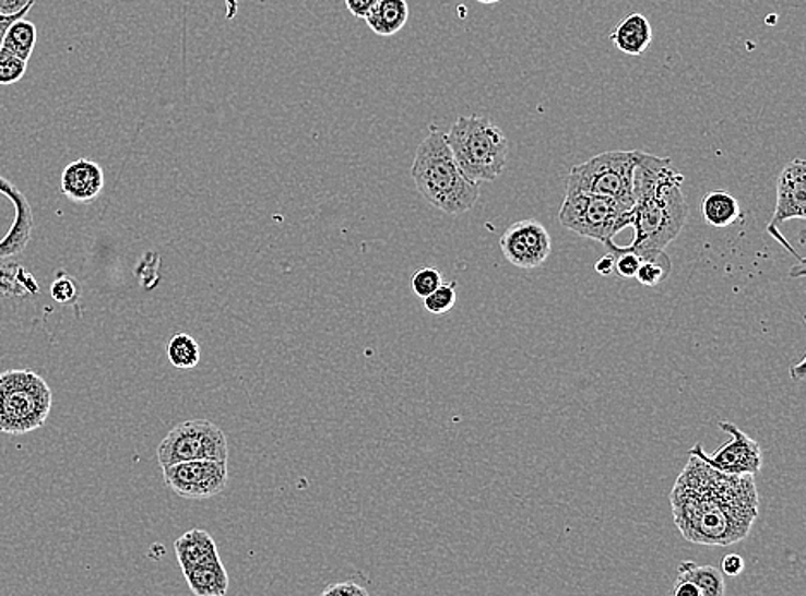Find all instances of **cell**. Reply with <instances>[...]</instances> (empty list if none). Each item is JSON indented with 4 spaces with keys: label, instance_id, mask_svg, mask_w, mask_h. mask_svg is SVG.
Listing matches in <instances>:
<instances>
[{
    "label": "cell",
    "instance_id": "1",
    "mask_svg": "<svg viewBox=\"0 0 806 596\" xmlns=\"http://www.w3.org/2000/svg\"><path fill=\"white\" fill-rule=\"evenodd\" d=\"M669 500L679 533L709 547L745 540L758 516L754 476L718 472L695 454L677 476Z\"/></svg>",
    "mask_w": 806,
    "mask_h": 596
},
{
    "label": "cell",
    "instance_id": "2",
    "mask_svg": "<svg viewBox=\"0 0 806 596\" xmlns=\"http://www.w3.org/2000/svg\"><path fill=\"white\" fill-rule=\"evenodd\" d=\"M412 178L419 194L449 215H460L475 206L481 184L464 176L449 148L446 133L431 126L430 133L416 148Z\"/></svg>",
    "mask_w": 806,
    "mask_h": 596
},
{
    "label": "cell",
    "instance_id": "3",
    "mask_svg": "<svg viewBox=\"0 0 806 596\" xmlns=\"http://www.w3.org/2000/svg\"><path fill=\"white\" fill-rule=\"evenodd\" d=\"M446 140L464 176L478 184L496 181L508 164V138L488 117H458Z\"/></svg>",
    "mask_w": 806,
    "mask_h": 596
},
{
    "label": "cell",
    "instance_id": "4",
    "mask_svg": "<svg viewBox=\"0 0 806 596\" xmlns=\"http://www.w3.org/2000/svg\"><path fill=\"white\" fill-rule=\"evenodd\" d=\"M688 212L683 184L665 186L635 203L629 226L635 229L633 242L623 248L640 259L661 253L681 234Z\"/></svg>",
    "mask_w": 806,
    "mask_h": 596
},
{
    "label": "cell",
    "instance_id": "5",
    "mask_svg": "<svg viewBox=\"0 0 806 596\" xmlns=\"http://www.w3.org/2000/svg\"><path fill=\"white\" fill-rule=\"evenodd\" d=\"M52 409V389L32 370L0 373V433L25 436L44 427Z\"/></svg>",
    "mask_w": 806,
    "mask_h": 596
},
{
    "label": "cell",
    "instance_id": "6",
    "mask_svg": "<svg viewBox=\"0 0 806 596\" xmlns=\"http://www.w3.org/2000/svg\"><path fill=\"white\" fill-rule=\"evenodd\" d=\"M631 212L633 203L617 198L566 191L559 222L581 238L605 242L631 226Z\"/></svg>",
    "mask_w": 806,
    "mask_h": 596
},
{
    "label": "cell",
    "instance_id": "7",
    "mask_svg": "<svg viewBox=\"0 0 806 596\" xmlns=\"http://www.w3.org/2000/svg\"><path fill=\"white\" fill-rule=\"evenodd\" d=\"M635 152H604L569 170V193L601 194L633 203Z\"/></svg>",
    "mask_w": 806,
    "mask_h": 596
},
{
    "label": "cell",
    "instance_id": "8",
    "mask_svg": "<svg viewBox=\"0 0 806 596\" xmlns=\"http://www.w3.org/2000/svg\"><path fill=\"white\" fill-rule=\"evenodd\" d=\"M161 467L185 461H227L226 433L209 419H188L176 425L157 449Z\"/></svg>",
    "mask_w": 806,
    "mask_h": 596
},
{
    "label": "cell",
    "instance_id": "9",
    "mask_svg": "<svg viewBox=\"0 0 806 596\" xmlns=\"http://www.w3.org/2000/svg\"><path fill=\"white\" fill-rule=\"evenodd\" d=\"M164 481L182 499L205 500L224 492L229 481L227 461H185L162 467Z\"/></svg>",
    "mask_w": 806,
    "mask_h": 596
},
{
    "label": "cell",
    "instance_id": "10",
    "mask_svg": "<svg viewBox=\"0 0 806 596\" xmlns=\"http://www.w3.org/2000/svg\"><path fill=\"white\" fill-rule=\"evenodd\" d=\"M719 428L727 431L733 439L726 445H722L715 454L709 455L703 451L702 443H695L689 449V454H695L706 461L709 466L727 475H757L762 469V448L757 440L746 436L742 428L731 421H719Z\"/></svg>",
    "mask_w": 806,
    "mask_h": 596
},
{
    "label": "cell",
    "instance_id": "11",
    "mask_svg": "<svg viewBox=\"0 0 806 596\" xmlns=\"http://www.w3.org/2000/svg\"><path fill=\"white\" fill-rule=\"evenodd\" d=\"M806 217V164L803 158H793L787 162L784 169L779 174L778 179V200H775L774 217L770 220L769 230L770 236L775 241L781 242L782 247L786 248L790 253H793L798 259L799 265H805L802 257L794 253L793 247L786 241V238L782 236L779 227L786 220H805Z\"/></svg>",
    "mask_w": 806,
    "mask_h": 596
},
{
    "label": "cell",
    "instance_id": "12",
    "mask_svg": "<svg viewBox=\"0 0 806 596\" xmlns=\"http://www.w3.org/2000/svg\"><path fill=\"white\" fill-rule=\"evenodd\" d=\"M500 250L512 265L530 271L550 257L553 239L541 222L529 218L508 227L500 238Z\"/></svg>",
    "mask_w": 806,
    "mask_h": 596
},
{
    "label": "cell",
    "instance_id": "13",
    "mask_svg": "<svg viewBox=\"0 0 806 596\" xmlns=\"http://www.w3.org/2000/svg\"><path fill=\"white\" fill-rule=\"evenodd\" d=\"M685 176L674 169L671 158L655 157L635 150L633 202H640L665 186L683 184Z\"/></svg>",
    "mask_w": 806,
    "mask_h": 596
},
{
    "label": "cell",
    "instance_id": "14",
    "mask_svg": "<svg viewBox=\"0 0 806 596\" xmlns=\"http://www.w3.org/2000/svg\"><path fill=\"white\" fill-rule=\"evenodd\" d=\"M0 194L8 196L14 205V224L2 241H0V260L16 257L21 251L25 250L32 239L33 210L29 206L28 198L21 193L20 188L13 182L0 176Z\"/></svg>",
    "mask_w": 806,
    "mask_h": 596
},
{
    "label": "cell",
    "instance_id": "15",
    "mask_svg": "<svg viewBox=\"0 0 806 596\" xmlns=\"http://www.w3.org/2000/svg\"><path fill=\"white\" fill-rule=\"evenodd\" d=\"M104 170L88 158H80L66 167L61 190L74 203H90L104 190Z\"/></svg>",
    "mask_w": 806,
    "mask_h": 596
},
{
    "label": "cell",
    "instance_id": "16",
    "mask_svg": "<svg viewBox=\"0 0 806 596\" xmlns=\"http://www.w3.org/2000/svg\"><path fill=\"white\" fill-rule=\"evenodd\" d=\"M652 40V25L640 13L629 14L611 33V41L616 45V49L628 56L645 53Z\"/></svg>",
    "mask_w": 806,
    "mask_h": 596
},
{
    "label": "cell",
    "instance_id": "17",
    "mask_svg": "<svg viewBox=\"0 0 806 596\" xmlns=\"http://www.w3.org/2000/svg\"><path fill=\"white\" fill-rule=\"evenodd\" d=\"M174 550H176V557H178L182 572L190 571L197 565L205 564V562L221 557L218 556L217 545H215L210 533L198 528L190 529V532L179 536L176 544H174Z\"/></svg>",
    "mask_w": 806,
    "mask_h": 596
},
{
    "label": "cell",
    "instance_id": "18",
    "mask_svg": "<svg viewBox=\"0 0 806 596\" xmlns=\"http://www.w3.org/2000/svg\"><path fill=\"white\" fill-rule=\"evenodd\" d=\"M191 593L197 596H224L229 592V574L221 557L182 572Z\"/></svg>",
    "mask_w": 806,
    "mask_h": 596
},
{
    "label": "cell",
    "instance_id": "19",
    "mask_svg": "<svg viewBox=\"0 0 806 596\" xmlns=\"http://www.w3.org/2000/svg\"><path fill=\"white\" fill-rule=\"evenodd\" d=\"M407 17L410 8L406 0H379L365 21L379 37H392L406 26Z\"/></svg>",
    "mask_w": 806,
    "mask_h": 596
},
{
    "label": "cell",
    "instance_id": "20",
    "mask_svg": "<svg viewBox=\"0 0 806 596\" xmlns=\"http://www.w3.org/2000/svg\"><path fill=\"white\" fill-rule=\"evenodd\" d=\"M702 214L709 226L724 229L738 220L742 206L738 200L727 191H710L703 196Z\"/></svg>",
    "mask_w": 806,
    "mask_h": 596
},
{
    "label": "cell",
    "instance_id": "21",
    "mask_svg": "<svg viewBox=\"0 0 806 596\" xmlns=\"http://www.w3.org/2000/svg\"><path fill=\"white\" fill-rule=\"evenodd\" d=\"M677 580L691 581L700 596H722L726 593L721 569L714 565H697L691 560H685L677 568Z\"/></svg>",
    "mask_w": 806,
    "mask_h": 596
},
{
    "label": "cell",
    "instance_id": "22",
    "mask_svg": "<svg viewBox=\"0 0 806 596\" xmlns=\"http://www.w3.org/2000/svg\"><path fill=\"white\" fill-rule=\"evenodd\" d=\"M37 26L33 25L32 21L20 17L5 32L2 47L8 49L9 52L16 53L23 61L28 62L33 50H35V45H37Z\"/></svg>",
    "mask_w": 806,
    "mask_h": 596
},
{
    "label": "cell",
    "instance_id": "23",
    "mask_svg": "<svg viewBox=\"0 0 806 596\" xmlns=\"http://www.w3.org/2000/svg\"><path fill=\"white\" fill-rule=\"evenodd\" d=\"M166 350L170 365L179 370H191L200 363V346L190 334L173 335Z\"/></svg>",
    "mask_w": 806,
    "mask_h": 596
},
{
    "label": "cell",
    "instance_id": "24",
    "mask_svg": "<svg viewBox=\"0 0 806 596\" xmlns=\"http://www.w3.org/2000/svg\"><path fill=\"white\" fill-rule=\"evenodd\" d=\"M671 269H673V265H671L669 257L665 254V251H661V253L641 259V265L635 278L641 286H661L665 278L669 277Z\"/></svg>",
    "mask_w": 806,
    "mask_h": 596
},
{
    "label": "cell",
    "instance_id": "25",
    "mask_svg": "<svg viewBox=\"0 0 806 596\" xmlns=\"http://www.w3.org/2000/svg\"><path fill=\"white\" fill-rule=\"evenodd\" d=\"M26 68H28V62L23 61L16 53L9 52L4 47H0V85H14L17 81L23 80Z\"/></svg>",
    "mask_w": 806,
    "mask_h": 596
},
{
    "label": "cell",
    "instance_id": "26",
    "mask_svg": "<svg viewBox=\"0 0 806 596\" xmlns=\"http://www.w3.org/2000/svg\"><path fill=\"white\" fill-rule=\"evenodd\" d=\"M458 293H455V283H442L431 295L424 298L425 310L428 313L443 314L454 308Z\"/></svg>",
    "mask_w": 806,
    "mask_h": 596
},
{
    "label": "cell",
    "instance_id": "27",
    "mask_svg": "<svg viewBox=\"0 0 806 596\" xmlns=\"http://www.w3.org/2000/svg\"><path fill=\"white\" fill-rule=\"evenodd\" d=\"M442 283V274H440L437 269H434V266H424V269H419V271L413 275V293H415L418 298H427V296L431 295V293H434V290H436Z\"/></svg>",
    "mask_w": 806,
    "mask_h": 596
},
{
    "label": "cell",
    "instance_id": "28",
    "mask_svg": "<svg viewBox=\"0 0 806 596\" xmlns=\"http://www.w3.org/2000/svg\"><path fill=\"white\" fill-rule=\"evenodd\" d=\"M80 286L69 275L59 274V277L50 286V296H52L54 301L61 302V305H73L80 299Z\"/></svg>",
    "mask_w": 806,
    "mask_h": 596
},
{
    "label": "cell",
    "instance_id": "29",
    "mask_svg": "<svg viewBox=\"0 0 806 596\" xmlns=\"http://www.w3.org/2000/svg\"><path fill=\"white\" fill-rule=\"evenodd\" d=\"M322 595L367 596L368 589H365L364 586H359L355 581H343V583L329 584V586L323 589Z\"/></svg>",
    "mask_w": 806,
    "mask_h": 596
},
{
    "label": "cell",
    "instance_id": "30",
    "mask_svg": "<svg viewBox=\"0 0 806 596\" xmlns=\"http://www.w3.org/2000/svg\"><path fill=\"white\" fill-rule=\"evenodd\" d=\"M743 569H745V560H743V557L738 556V553H730V556L722 559L721 572H724L726 576H739Z\"/></svg>",
    "mask_w": 806,
    "mask_h": 596
},
{
    "label": "cell",
    "instance_id": "31",
    "mask_svg": "<svg viewBox=\"0 0 806 596\" xmlns=\"http://www.w3.org/2000/svg\"><path fill=\"white\" fill-rule=\"evenodd\" d=\"M346 8L353 16L358 20H365L370 13L371 9L376 8L379 0H344Z\"/></svg>",
    "mask_w": 806,
    "mask_h": 596
},
{
    "label": "cell",
    "instance_id": "32",
    "mask_svg": "<svg viewBox=\"0 0 806 596\" xmlns=\"http://www.w3.org/2000/svg\"><path fill=\"white\" fill-rule=\"evenodd\" d=\"M29 5H35V0H0V14L14 16Z\"/></svg>",
    "mask_w": 806,
    "mask_h": 596
},
{
    "label": "cell",
    "instance_id": "33",
    "mask_svg": "<svg viewBox=\"0 0 806 596\" xmlns=\"http://www.w3.org/2000/svg\"><path fill=\"white\" fill-rule=\"evenodd\" d=\"M33 5H29V8L23 9L21 13L14 14V16H4V14H0V47H2V40H4L5 32H8L9 26L13 25L14 21L20 20V17H26V14L29 13V9H32Z\"/></svg>",
    "mask_w": 806,
    "mask_h": 596
},
{
    "label": "cell",
    "instance_id": "34",
    "mask_svg": "<svg viewBox=\"0 0 806 596\" xmlns=\"http://www.w3.org/2000/svg\"><path fill=\"white\" fill-rule=\"evenodd\" d=\"M614 269H616V260H614L613 254H605V257H602L595 263V272L604 275V277H609L611 274H614Z\"/></svg>",
    "mask_w": 806,
    "mask_h": 596
},
{
    "label": "cell",
    "instance_id": "35",
    "mask_svg": "<svg viewBox=\"0 0 806 596\" xmlns=\"http://www.w3.org/2000/svg\"><path fill=\"white\" fill-rule=\"evenodd\" d=\"M674 595L676 596H700L697 586L691 581L676 580L674 584Z\"/></svg>",
    "mask_w": 806,
    "mask_h": 596
},
{
    "label": "cell",
    "instance_id": "36",
    "mask_svg": "<svg viewBox=\"0 0 806 596\" xmlns=\"http://www.w3.org/2000/svg\"><path fill=\"white\" fill-rule=\"evenodd\" d=\"M803 368H805V359H802V363H798V367L791 368V376H793L794 380H803V377H805Z\"/></svg>",
    "mask_w": 806,
    "mask_h": 596
},
{
    "label": "cell",
    "instance_id": "37",
    "mask_svg": "<svg viewBox=\"0 0 806 596\" xmlns=\"http://www.w3.org/2000/svg\"><path fill=\"white\" fill-rule=\"evenodd\" d=\"M476 2H481V4L485 5H493L497 4V2H500V0H476Z\"/></svg>",
    "mask_w": 806,
    "mask_h": 596
}]
</instances>
